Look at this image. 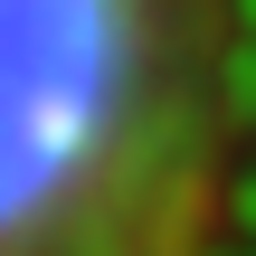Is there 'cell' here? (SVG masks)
Listing matches in <instances>:
<instances>
[{
  "label": "cell",
  "mask_w": 256,
  "mask_h": 256,
  "mask_svg": "<svg viewBox=\"0 0 256 256\" xmlns=\"http://www.w3.org/2000/svg\"><path fill=\"white\" fill-rule=\"evenodd\" d=\"M238 0H0V256H238Z\"/></svg>",
  "instance_id": "cell-1"
}]
</instances>
